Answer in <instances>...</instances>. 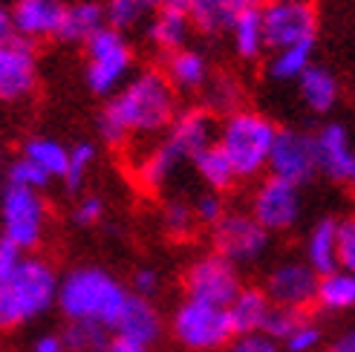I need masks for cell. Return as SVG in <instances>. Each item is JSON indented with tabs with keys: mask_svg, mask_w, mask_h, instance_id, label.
<instances>
[{
	"mask_svg": "<svg viewBox=\"0 0 355 352\" xmlns=\"http://www.w3.org/2000/svg\"><path fill=\"white\" fill-rule=\"evenodd\" d=\"M193 173H197V179L205 185V191H217V193H228L240 179H237V173L234 168L228 165L225 159V153L217 148V145H211L208 150H202L197 159L191 162Z\"/></svg>",
	"mask_w": 355,
	"mask_h": 352,
	"instance_id": "1f68e13d",
	"label": "cell"
},
{
	"mask_svg": "<svg viewBox=\"0 0 355 352\" xmlns=\"http://www.w3.org/2000/svg\"><path fill=\"white\" fill-rule=\"evenodd\" d=\"M300 318H306V312H297V309H283V306H272L269 318H266V326L263 332L269 338H275L277 344L289 335V332L300 324Z\"/></svg>",
	"mask_w": 355,
	"mask_h": 352,
	"instance_id": "b9f144b4",
	"label": "cell"
},
{
	"mask_svg": "<svg viewBox=\"0 0 355 352\" xmlns=\"http://www.w3.org/2000/svg\"><path fill=\"white\" fill-rule=\"evenodd\" d=\"M202 3V0H162V6H168V9H176V12H182L185 17H191V12L197 9Z\"/></svg>",
	"mask_w": 355,
	"mask_h": 352,
	"instance_id": "c3c4849f",
	"label": "cell"
},
{
	"mask_svg": "<svg viewBox=\"0 0 355 352\" xmlns=\"http://www.w3.org/2000/svg\"><path fill=\"white\" fill-rule=\"evenodd\" d=\"M202 107L217 118L245 107V84L234 73H214L202 90Z\"/></svg>",
	"mask_w": 355,
	"mask_h": 352,
	"instance_id": "83f0119b",
	"label": "cell"
},
{
	"mask_svg": "<svg viewBox=\"0 0 355 352\" xmlns=\"http://www.w3.org/2000/svg\"><path fill=\"white\" fill-rule=\"evenodd\" d=\"M185 162L176 156L173 148H168L162 139H156V142L141 150L133 162V182L139 185V191L145 193H165L171 188V182L176 179V173H180Z\"/></svg>",
	"mask_w": 355,
	"mask_h": 352,
	"instance_id": "ac0fdd59",
	"label": "cell"
},
{
	"mask_svg": "<svg viewBox=\"0 0 355 352\" xmlns=\"http://www.w3.org/2000/svg\"><path fill=\"white\" fill-rule=\"evenodd\" d=\"M136 73V49L119 29L104 26L84 44V84L98 98H113Z\"/></svg>",
	"mask_w": 355,
	"mask_h": 352,
	"instance_id": "5b68a950",
	"label": "cell"
},
{
	"mask_svg": "<svg viewBox=\"0 0 355 352\" xmlns=\"http://www.w3.org/2000/svg\"><path fill=\"white\" fill-rule=\"evenodd\" d=\"M182 297H193L202 303L214 306H228L234 301V294L243 289L240 269L232 266L225 257L217 252L197 254L188 266L182 269Z\"/></svg>",
	"mask_w": 355,
	"mask_h": 352,
	"instance_id": "9c48e42d",
	"label": "cell"
},
{
	"mask_svg": "<svg viewBox=\"0 0 355 352\" xmlns=\"http://www.w3.org/2000/svg\"><path fill=\"white\" fill-rule=\"evenodd\" d=\"M113 335L124 338V341H133V344H141V346H153L159 338L165 335V318H162V312H159V306L153 301L130 294V301L121 309V318L113 329Z\"/></svg>",
	"mask_w": 355,
	"mask_h": 352,
	"instance_id": "d6986e66",
	"label": "cell"
},
{
	"mask_svg": "<svg viewBox=\"0 0 355 352\" xmlns=\"http://www.w3.org/2000/svg\"><path fill=\"white\" fill-rule=\"evenodd\" d=\"M260 24L269 52L306 44L318 38V9L315 3H289V0H266L260 9Z\"/></svg>",
	"mask_w": 355,
	"mask_h": 352,
	"instance_id": "7c38bea8",
	"label": "cell"
},
{
	"mask_svg": "<svg viewBox=\"0 0 355 352\" xmlns=\"http://www.w3.org/2000/svg\"><path fill=\"white\" fill-rule=\"evenodd\" d=\"M21 156L29 159L35 168H41L49 179H64L67 173V156L69 148L64 142H58L55 136H29L21 145Z\"/></svg>",
	"mask_w": 355,
	"mask_h": 352,
	"instance_id": "f546056e",
	"label": "cell"
},
{
	"mask_svg": "<svg viewBox=\"0 0 355 352\" xmlns=\"http://www.w3.org/2000/svg\"><path fill=\"white\" fill-rule=\"evenodd\" d=\"M61 338L69 352H104L113 338V332L96 324H67Z\"/></svg>",
	"mask_w": 355,
	"mask_h": 352,
	"instance_id": "d590c367",
	"label": "cell"
},
{
	"mask_svg": "<svg viewBox=\"0 0 355 352\" xmlns=\"http://www.w3.org/2000/svg\"><path fill=\"white\" fill-rule=\"evenodd\" d=\"M321 352H355V329L341 332L338 338H332L329 344H324Z\"/></svg>",
	"mask_w": 355,
	"mask_h": 352,
	"instance_id": "bcb514c9",
	"label": "cell"
},
{
	"mask_svg": "<svg viewBox=\"0 0 355 352\" xmlns=\"http://www.w3.org/2000/svg\"><path fill=\"white\" fill-rule=\"evenodd\" d=\"M180 110V96L162 67H141L121 90L104 101L96 118L98 139L110 150L128 148L133 139H159Z\"/></svg>",
	"mask_w": 355,
	"mask_h": 352,
	"instance_id": "6da1fadb",
	"label": "cell"
},
{
	"mask_svg": "<svg viewBox=\"0 0 355 352\" xmlns=\"http://www.w3.org/2000/svg\"><path fill=\"white\" fill-rule=\"evenodd\" d=\"M338 269L355 272V217L338 220Z\"/></svg>",
	"mask_w": 355,
	"mask_h": 352,
	"instance_id": "7bdbcfd3",
	"label": "cell"
},
{
	"mask_svg": "<svg viewBox=\"0 0 355 352\" xmlns=\"http://www.w3.org/2000/svg\"><path fill=\"white\" fill-rule=\"evenodd\" d=\"M277 130L280 127L263 110L240 107L220 118L214 145L225 153L237 179L248 182V179L266 176V165H269V153H272Z\"/></svg>",
	"mask_w": 355,
	"mask_h": 352,
	"instance_id": "277c9868",
	"label": "cell"
},
{
	"mask_svg": "<svg viewBox=\"0 0 355 352\" xmlns=\"http://www.w3.org/2000/svg\"><path fill=\"white\" fill-rule=\"evenodd\" d=\"M29 352H69L64 338L58 335V332H44V335H38L32 341V349Z\"/></svg>",
	"mask_w": 355,
	"mask_h": 352,
	"instance_id": "f6af8a7d",
	"label": "cell"
},
{
	"mask_svg": "<svg viewBox=\"0 0 355 352\" xmlns=\"http://www.w3.org/2000/svg\"><path fill=\"white\" fill-rule=\"evenodd\" d=\"M58 269L38 252L0 237V332H15L55 309Z\"/></svg>",
	"mask_w": 355,
	"mask_h": 352,
	"instance_id": "7a4b0ae2",
	"label": "cell"
},
{
	"mask_svg": "<svg viewBox=\"0 0 355 352\" xmlns=\"http://www.w3.org/2000/svg\"><path fill=\"white\" fill-rule=\"evenodd\" d=\"M321 346H324V329L309 315L300 318V324L280 341L283 352H321Z\"/></svg>",
	"mask_w": 355,
	"mask_h": 352,
	"instance_id": "8d00e7d4",
	"label": "cell"
},
{
	"mask_svg": "<svg viewBox=\"0 0 355 352\" xmlns=\"http://www.w3.org/2000/svg\"><path fill=\"white\" fill-rule=\"evenodd\" d=\"M9 32H12V26H9V9L0 3V38H6Z\"/></svg>",
	"mask_w": 355,
	"mask_h": 352,
	"instance_id": "681fc988",
	"label": "cell"
},
{
	"mask_svg": "<svg viewBox=\"0 0 355 352\" xmlns=\"http://www.w3.org/2000/svg\"><path fill=\"white\" fill-rule=\"evenodd\" d=\"M104 352H150V346H141V344H133V341H124V338L113 335Z\"/></svg>",
	"mask_w": 355,
	"mask_h": 352,
	"instance_id": "7dc6e473",
	"label": "cell"
},
{
	"mask_svg": "<svg viewBox=\"0 0 355 352\" xmlns=\"http://www.w3.org/2000/svg\"><path fill=\"white\" fill-rule=\"evenodd\" d=\"M159 228H162V234L173 243H188L193 234H197V217H193V208L188 200L182 197H171L162 202L159 208Z\"/></svg>",
	"mask_w": 355,
	"mask_h": 352,
	"instance_id": "836d02e7",
	"label": "cell"
},
{
	"mask_svg": "<svg viewBox=\"0 0 355 352\" xmlns=\"http://www.w3.org/2000/svg\"><path fill=\"white\" fill-rule=\"evenodd\" d=\"M159 6H162V0H104V15H107L110 29L128 35L139 26L145 29Z\"/></svg>",
	"mask_w": 355,
	"mask_h": 352,
	"instance_id": "d6a6232c",
	"label": "cell"
},
{
	"mask_svg": "<svg viewBox=\"0 0 355 352\" xmlns=\"http://www.w3.org/2000/svg\"><path fill=\"white\" fill-rule=\"evenodd\" d=\"M315 145V165L318 173L327 176L329 182H347L352 170V156H355V142L344 125L338 121H327L312 133Z\"/></svg>",
	"mask_w": 355,
	"mask_h": 352,
	"instance_id": "e0dca14e",
	"label": "cell"
},
{
	"mask_svg": "<svg viewBox=\"0 0 355 352\" xmlns=\"http://www.w3.org/2000/svg\"><path fill=\"white\" fill-rule=\"evenodd\" d=\"M128 301L130 289L119 274L96 263H81L61 274L55 309L67 324H96L113 332Z\"/></svg>",
	"mask_w": 355,
	"mask_h": 352,
	"instance_id": "3957f363",
	"label": "cell"
},
{
	"mask_svg": "<svg viewBox=\"0 0 355 352\" xmlns=\"http://www.w3.org/2000/svg\"><path fill=\"white\" fill-rule=\"evenodd\" d=\"M225 35H228V44H232V52L245 64H254L269 52L266 35H263V24H260V12H248V15L237 17Z\"/></svg>",
	"mask_w": 355,
	"mask_h": 352,
	"instance_id": "4dcf8cb0",
	"label": "cell"
},
{
	"mask_svg": "<svg viewBox=\"0 0 355 352\" xmlns=\"http://www.w3.org/2000/svg\"><path fill=\"white\" fill-rule=\"evenodd\" d=\"M41 81L38 46L17 35L0 38V104H21L35 96Z\"/></svg>",
	"mask_w": 355,
	"mask_h": 352,
	"instance_id": "8fae6325",
	"label": "cell"
},
{
	"mask_svg": "<svg viewBox=\"0 0 355 352\" xmlns=\"http://www.w3.org/2000/svg\"><path fill=\"white\" fill-rule=\"evenodd\" d=\"M107 26V15H104V0H69L64 6L58 38L61 44H78L84 46L90 38Z\"/></svg>",
	"mask_w": 355,
	"mask_h": 352,
	"instance_id": "603a6c76",
	"label": "cell"
},
{
	"mask_svg": "<svg viewBox=\"0 0 355 352\" xmlns=\"http://www.w3.org/2000/svg\"><path fill=\"white\" fill-rule=\"evenodd\" d=\"M107 217V202L98 193H81L73 205V222L78 228H96Z\"/></svg>",
	"mask_w": 355,
	"mask_h": 352,
	"instance_id": "f35d334b",
	"label": "cell"
},
{
	"mask_svg": "<svg viewBox=\"0 0 355 352\" xmlns=\"http://www.w3.org/2000/svg\"><path fill=\"white\" fill-rule=\"evenodd\" d=\"M191 35H193V26L188 17L168 6H159L145 24V41L159 58H168L171 52L191 46Z\"/></svg>",
	"mask_w": 355,
	"mask_h": 352,
	"instance_id": "44dd1931",
	"label": "cell"
},
{
	"mask_svg": "<svg viewBox=\"0 0 355 352\" xmlns=\"http://www.w3.org/2000/svg\"><path fill=\"white\" fill-rule=\"evenodd\" d=\"M3 165H6L3 162V148H0V173H3Z\"/></svg>",
	"mask_w": 355,
	"mask_h": 352,
	"instance_id": "816d5d0a",
	"label": "cell"
},
{
	"mask_svg": "<svg viewBox=\"0 0 355 352\" xmlns=\"http://www.w3.org/2000/svg\"><path fill=\"white\" fill-rule=\"evenodd\" d=\"M223 352H280V344L266 332H248V335H234Z\"/></svg>",
	"mask_w": 355,
	"mask_h": 352,
	"instance_id": "ee69618b",
	"label": "cell"
},
{
	"mask_svg": "<svg viewBox=\"0 0 355 352\" xmlns=\"http://www.w3.org/2000/svg\"><path fill=\"white\" fill-rule=\"evenodd\" d=\"M266 0H202V3L191 12V26L193 32L205 35V38H217L232 29L237 17L248 12H260Z\"/></svg>",
	"mask_w": 355,
	"mask_h": 352,
	"instance_id": "7402d4cb",
	"label": "cell"
},
{
	"mask_svg": "<svg viewBox=\"0 0 355 352\" xmlns=\"http://www.w3.org/2000/svg\"><path fill=\"white\" fill-rule=\"evenodd\" d=\"M266 173L277 176L283 182H292L297 188H304L309 179H315L318 165H315L312 133L297 130V127H280L275 136L272 153H269Z\"/></svg>",
	"mask_w": 355,
	"mask_h": 352,
	"instance_id": "4fadbf2b",
	"label": "cell"
},
{
	"mask_svg": "<svg viewBox=\"0 0 355 352\" xmlns=\"http://www.w3.org/2000/svg\"><path fill=\"white\" fill-rule=\"evenodd\" d=\"M191 208H193V217H197V222L202 228L217 225L223 220V214L228 211L225 197H223V193H217V191H202L200 197L191 200Z\"/></svg>",
	"mask_w": 355,
	"mask_h": 352,
	"instance_id": "ab89813d",
	"label": "cell"
},
{
	"mask_svg": "<svg viewBox=\"0 0 355 352\" xmlns=\"http://www.w3.org/2000/svg\"><path fill=\"white\" fill-rule=\"evenodd\" d=\"M248 214H252L272 237L286 234L300 222L304 214V193L297 185L283 182L277 176H260L248 197Z\"/></svg>",
	"mask_w": 355,
	"mask_h": 352,
	"instance_id": "30bf717a",
	"label": "cell"
},
{
	"mask_svg": "<svg viewBox=\"0 0 355 352\" xmlns=\"http://www.w3.org/2000/svg\"><path fill=\"white\" fill-rule=\"evenodd\" d=\"M260 289L272 301V306L309 312V306L315 303L318 274L306 266L304 260H292V257L289 260H277L275 266L266 272Z\"/></svg>",
	"mask_w": 355,
	"mask_h": 352,
	"instance_id": "5bb4252c",
	"label": "cell"
},
{
	"mask_svg": "<svg viewBox=\"0 0 355 352\" xmlns=\"http://www.w3.org/2000/svg\"><path fill=\"white\" fill-rule=\"evenodd\" d=\"M162 73H165L168 84L176 90V96H193V93L205 90V84L214 76V69H211V61L205 52L185 46V49L171 52L168 58H162Z\"/></svg>",
	"mask_w": 355,
	"mask_h": 352,
	"instance_id": "ffe728a7",
	"label": "cell"
},
{
	"mask_svg": "<svg viewBox=\"0 0 355 352\" xmlns=\"http://www.w3.org/2000/svg\"><path fill=\"white\" fill-rule=\"evenodd\" d=\"M208 231H211V252H217L237 269L257 266L272 249V234L248 211L228 208L223 220L211 225Z\"/></svg>",
	"mask_w": 355,
	"mask_h": 352,
	"instance_id": "ba28073f",
	"label": "cell"
},
{
	"mask_svg": "<svg viewBox=\"0 0 355 352\" xmlns=\"http://www.w3.org/2000/svg\"><path fill=\"white\" fill-rule=\"evenodd\" d=\"M315 309L327 315H344L355 309V272L332 269L327 274H318L315 289Z\"/></svg>",
	"mask_w": 355,
	"mask_h": 352,
	"instance_id": "4316f807",
	"label": "cell"
},
{
	"mask_svg": "<svg viewBox=\"0 0 355 352\" xmlns=\"http://www.w3.org/2000/svg\"><path fill=\"white\" fill-rule=\"evenodd\" d=\"M49 205L41 191L3 185L0 191V237L21 252H38L46 240Z\"/></svg>",
	"mask_w": 355,
	"mask_h": 352,
	"instance_id": "52a82bcc",
	"label": "cell"
},
{
	"mask_svg": "<svg viewBox=\"0 0 355 352\" xmlns=\"http://www.w3.org/2000/svg\"><path fill=\"white\" fill-rule=\"evenodd\" d=\"M347 182H349V188L355 191V156H352V170H349V179H347Z\"/></svg>",
	"mask_w": 355,
	"mask_h": 352,
	"instance_id": "f907efd6",
	"label": "cell"
},
{
	"mask_svg": "<svg viewBox=\"0 0 355 352\" xmlns=\"http://www.w3.org/2000/svg\"><path fill=\"white\" fill-rule=\"evenodd\" d=\"M304 263L315 274L338 269V220L321 217L309 225L304 237Z\"/></svg>",
	"mask_w": 355,
	"mask_h": 352,
	"instance_id": "cb8c5ba5",
	"label": "cell"
},
{
	"mask_svg": "<svg viewBox=\"0 0 355 352\" xmlns=\"http://www.w3.org/2000/svg\"><path fill=\"white\" fill-rule=\"evenodd\" d=\"M52 179L41 170V168H35L29 159H24L21 153L15 156L12 162H6V185H17V188H32V191H46Z\"/></svg>",
	"mask_w": 355,
	"mask_h": 352,
	"instance_id": "74e56055",
	"label": "cell"
},
{
	"mask_svg": "<svg viewBox=\"0 0 355 352\" xmlns=\"http://www.w3.org/2000/svg\"><path fill=\"white\" fill-rule=\"evenodd\" d=\"M168 335L185 352H223L234 338V326L225 306L182 297L168 315Z\"/></svg>",
	"mask_w": 355,
	"mask_h": 352,
	"instance_id": "8992f818",
	"label": "cell"
},
{
	"mask_svg": "<svg viewBox=\"0 0 355 352\" xmlns=\"http://www.w3.org/2000/svg\"><path fill=\"white\" fill-rule=\"evenodd\" d=\"M289 3H312V0H289Z\"/></svg>",
	"mask_w": 355,
	"mask_h": 352,
	"instance_id": "f5cc1de1",
	"label": "cell"
},
{
	"mask_svg": "<svg viewBox=\"0 0 355 352\" xmlns=\"http://www.w3.org/2000/svg\"><path fill=\"white\" fill-rule=\"evenodd\" d=\"M225 309H228V318H232L234 335H248V332H263L266 318L272 312V301L266 297L260 286H243Z\"/></svg>",
	"mask_w": 355,
	"mask_h": 352,
	"instance_id": "484cf974",
	"label": "cell"
},
{
	"mask_svg": "<svg viewBox=\"0 0 355 352\" xmlns=\"http://www.w3.org/2000/svg\"><path fill=\"white\" fill-rule=\"evenodd\" d=\"M67 0H12L9 9V26L12 35L32 44L55 41L61 29Z\"/></svg>",
	"mask_w": 355,
	"mask_h": 352,
	"instance_id": "2e32d148",
	"label": "cell"
},
{
	"mask_svg": "<svg viewBox=\"0 0 355 352\" xmlns=\"http://www.w3.org/2000/svg\"><path fill=\"white\" fill-rule=\"evenodd\" d=\"M128 289H130V294H136V297L156 301V297L162 294V289H165V277H162V272H159L156 266H139V269H133V274H130Z\"/></svg>",
	"mask_w": 355,
	"mask_h": 352,
	"instance_id": "60d3db41",
	"label": "cell"
},
{
	"mask_svg": "<svg viewBox=\"0 0 355 352\" xmlns=\"http://www.w3.org/2000/svg\"><path fill=\"white\" fill-rule=\"evenodd\" d=\"M98 162V145L90 142V139H78V142H73V148H69V156H67V173H64V185L69 193H78L81 185L87 182V176L93 173Z\"/></svg>",
	"mask_w": 355,
	"mask_h": 352,
	"instance_id": "e575fe53",
	"label": "cell"
},
{
	"mask_svg": "<svg viewBox=\"0 0 355 352\" xmlns=\"http://www.w3.org/2000/svg\"><path fill=\"white\" fill-rule=\"evenodd\" d=\"M297 96L304 101V107L315 116H327L335 110V104L341 101V84L335 78V73H329L327 67L312 64L297 81Z\"/></svg>",
	"mask_w": 355,
	"mask_h": 352,
	"instance_id": "d4e9b609",
	"label": "cell"
},
{
	"mask_svg": "<svg viewBox=\"0 0 355 352\" xmlns=\"http://www.w3.org/2000/svg\"><path fill=\"white\" fill-rule=\"evenodd\" d=\"M217 125H220V118L211 110H205L202 104H191V107L176 110L173 121L159 139L168 148H173L182 162L191 165L202 150H208L217 142Z\"/></svg>",
	"mask_w": 355,
	"mask_h": 352,
	"instance_id": "9a60e30c",
	"label": "cell"
},
{
	"mask_svg": "<svg viewBox=\"0 0 355 352\" xmlns=\"http://www.w3.org/2000/svg\"><path fill=\"white\" fill-rule=\"evenodd\" d=\"M315 64V41L306 44H295V46H283L269 52V61H266V76L280 84H292L297 81L306 69Z\"/></svg>",
	"mask_w": 355,
	"mask_h": 352,
	"instance_id": "f1b7e54d",
	"label": "cell"
}]
</instances>
